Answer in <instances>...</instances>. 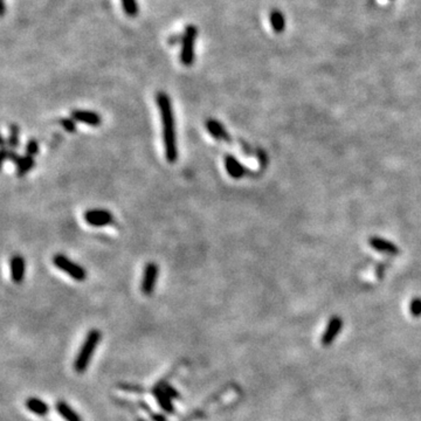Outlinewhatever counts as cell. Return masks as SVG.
I'll return each instance as SVG.
<instances>
[{
    "label": "cell",
    "instance_id": "cell-1",
    "mask_svg": "<svg viewBox=\"0 0 421 421\" xmlns=\"http://www.w3.org/2000/svg\"><path fill=\"white\" fill-rule=\"evenodd\" d=\"M156 103L160 112V119H162L163 141L166 160L170 164H173L178 159V148L172 103H171L170 96L164 91L157 92Z\"/></svg>",
    "mask_w": 421,
    "mask_h": 421
},
{
    "label": "cell",
    "instance_id": "cell-2",
    "mask_svg": "<svg viewBox=\"0 0 421 421\" xmlns=\"http://www.w3.org/2000/svg\"><path fill=\"white\" fill-rule=\"evenodd\" d=\"M102 335L98 330H90L85 337V340L82 344V347L78 351V355L74 362V370L76 371L77 373L84 372L85 370L88 369L89 363H90L92 353L95 352L96 348L99 343V340H101Z\"/></svg>",
    "mask_w": 421,
    "mask_h": 421
},
{
    "label": "cell",
    "instance_id": "cell-3",
    "mask_svg": "<svg viewBox=\"0 0 421 421\" xmlns=\"http://www.w3.org/2000/svg\"><path fill=\"white\" fill-rule=\"evenodd\" d=\"M198 38V28L194 25H187L185 27L183 39H181L180 49V62L184 66L190 67L194 62V45Z\"/></svg>",
    "mask_w": 421,
    "mask_h": 421
},
{
    "label": "cell",
    "instance_id": "cell-4",
    "mask_svg": "<svg viewBox=\"0 0 421 421\" xmlns=\"http://www.w3.org/2000/svg\"><path fill=\"white\" fill-rule=\"evenodd\" d=\"M53 263H54L55 267H58L60 270H62L63 273H66L67 275H69L71 279L76 280L78 282L84 281L85 277H87V273H85V269L82 268L80 265L71 261L69 258H67L66 255L63 254H56L53 256Z\"/></svg>",
    "mask_w": 421,
    "mask_h": 421
},
{
    "label": "cell",
    "instance_id": "cell-5",
    "mask_svg": "<svg viewBox=\"0 0 421 421\" xmlns=\"http://www.w3.org/2000/svg\"><path fill=\"white\" fill-rule=\"evenodd\" d=\"M84 220L92 227H103L113 224L115 219L108 209H89L84 213Z\"/></svg>",
    "mask_w": 421,
    "mask_h": 421
},
{
    "label": "cell",
    "instance_id": "cell-6",
    "mask_svg": "<svg viewBox=\"0 0 421 421\" xmlns=\"http://www.w3.org/2000/svg\"><path fill=\"white\" fill-rule=\"evenodd\" d=\"M159 268L155 262H150L145 266L144 275H143V281L141 289L144 295H151L155 289L157 277H158Z\"/></svg>",
    "mask_w": 421,
    "mask_h": 421
},
{
    "label": "cell",
    "instance_id": "cell-7",
    "mask_svg": "<svg viewBox=\"0 0 421 421\" xmlns=\"http://www.w3.org/2000/svg\"><path fill=\"white\" fill-rule=\"evenodd\" d=\"M342 328H343V321L340 316H334L330 320V322L328 323L327 329L324 331L322 340H321L323 347H329L330 344H333V342L336 340V337L342 331Z\"/></svg>",
    "mask_w": 421,
    "mask_h": 421
},
{
    "label": "cell",
    "instance_id": "cell-8",
    "mask_svg": "<svg viewBox=\"0 0 421 421\" xmlns=\"http://www.w3.org/2000/svg\"><path fill=\"white\" fill-rule=\"evenodd\" d=\"M71 119L75 122L88 124L90 127H99L102 123L101 116L97 113L90 112V110H73L71 112Z\"/></svg>",
    "mask_w": 421,
    "mask_h": 421
},
{
    "label": "cell",
    "instance_id": "cell-9",
    "mask_svg": "<svg viewBox=\"0 0 421 421\" xmlns=\"http://www.w3.org/2000/svg\"><path fill=\"white\" fill-rule=\"evenodd\" d=\"M10 267L12 281L16 284H20L24 281L25 269H26L25 259L21 255H13L10 260Z\"/></svg>",
    "mask_w": 421,
    "mask_h": 421
},
{
    "label": "cell",
    "instance_id": "cell-10",
    "mask_svg": "<svg viewBox=\"0 0 421 421\" xmlns=\"http://www.w3.org/2000/svg\"><path fill=\"white\" fill-rule=\"evenodd\" d=\"M225 166H226L227 173L234 179H240L247 173V169L235 157L231 155L225 157Z\"/></svg>",
    "mask_w": 421,
    "mask_h": 421
},
{
    "label": "cell",
    "instance_id": "cell-11",
    "mask_svg": "<svg viewBox=\"0 0 421 421\" xmlns=\"http://www.w3.org/2000/svg\"><path fill=\"white\" fill-rule=\"evenodd\" d=\"M205 127L208 133L211 134V136H212L213 138H216V140H220L225 142L231 141V137L227 133L226 128H225L223 124L219 122V121H217L214 119H208L207 121H206Z\"/></svg>",
    "mask_w": 421,
    "mask_h": 421
},
{
    "label": "cell",
    "instance_id": "cell-12",
    "mask_svg": "<svg viewBox=\"0 0 421 421\" xmlns=\"http://www.w3.org/2000/svg\"><path fill=\"white\" fill-rule=\"evenodd\" d=\"M152 392H153V397H155L157 404L160 406V408H162L164 412L169 413V414H173L174 407L172 404V399H171L170 395L163 390V387H159V385H158V386H156L155 388H153Z\"/></svg>",
    "mask_w": 421,
    "mask_h": 421
},
{
    "label": "cell",
    "instance_id": "cell-13",
    "mask_svg": "<svg viewBox=\"0 0 421 421\" xmlns=\"http://www.w3.org/2000/svg\"><path fill=\"white\" fill-rule=\"evenodd\" d=\"M25 406H26V408L28 409V411L38 416H45V415H47L49 412L48 405L46 404L44 400H41V399L35 398V397H31L26 399V401H25Z\"/></svg>",
    "mask_w": 421,
    "mask_h": 421
},
{
    "label": "cell",
    "instance_id": "cell-14",
    "mask_svg": "<svg viewBox=\"0 0 421 421\" xmlns=\"http://www.w3.org/2000/svg\"><path fill=\"white\" fill-rule=\"evenodd\" d=\"M370 245H371V247L377 249V251L387 253V254H391V255H397L399 253V249L397 246L381 238H371Z\"/></svg>",
    "mask_w": 421,
    "mask_h": 421
},
{
    "label": "cell",
    "instance_id": "cell-15",
    "mask_svg": "<svg viewBox=\"0 0 421 421\" xmlns=\"http://www.w3.org/2000/svg\"><path fill=\"white\" fill-rule=\"evenodd\" d=\"M55 409L66 421H82L81 416L74 411L65 401H58L55 404Z\"/></svg>",
    "mask_w": 421,
    "mask_h": 421
},
{
    "label": "cell",
    "instance_id": "cell-16",
    "mask_svg": "<svg viewBox=\"0 0 421 421\" xmlns=\"http://www.w3.org/2000/svg\"><path fill=\"white\" fill-rule=\"evenodd\" d=\"M269 21L275 33H283L285 30V18L281 11L276 9L270 11Z\"/></svg>",
    "mask_w": 421,
    "mask_h": 421
},
{
    "label": "cell",
    "instance_id": "cell-17",
    "mask_svg": "<svg viewBox=\"0 0 421 421\" xmlns=\"http://www.w3.org/2000/svg\"><path fill=\"white\" fill-rule=\"evenodd\" d=\"M34 166V159L31 156H21L20 162L17 164V174L19 177H23L25 174L30 172Z\"/></svg>",
    "mask_w": 421,
    "mask_h": 421
},
{
    "label": "cell",
    "instance_id": "cell-18",
    "mask_svg": "<svg viewBox=\"0 0 421 421\" xmlns=\"http://www.w3.org/2000/svg\"><path fill=\"white\" fill-rule=\"evenodd\" d=\"M20 129L19 127L16 126V124H12V126L10 127V136H9V141H7V144L11 149H16L18 148V145L20 144Z\"/></svg>",
    "mask_w": 421,
    "mask_h": 421
},
{
    "label": "cell",
    "instance_id": "cell-19",
    "mask_svg": "<svg viewBox=\"0 0 421 421\" xmlns=\"http://www.w3.org/2000/svg\"><path fill=\"white\" fill-rule=\"evenodd\" d=\"M121 3H122L123 10L127 16H129V17L137 16V13H138L137 0H121Z\"/></svg>",
    "mask_w": 421,
    "mask_h": 421
},
{
    "label": "cell",
    "instance_id": "cell-20",
    "mask_svg": "<svg viewBox=\"0 0 421 421\" xmlns=\"http://www.w3.org/2000/svg\"><path fill=\"white\" fill-rule=\"evenodd\" d=\"M409 312L414 317L421 316V298H414L409 303Z\"/></svg>",
    "mask_w": 421,
    "mask_h": 421
},
{
    "label": "cell",
    "instance_id": "cell-21",
    "mask_svg": "<svg viewBox=\"0 0 421 421\" xmlns=\"http://www.w3.org/2000/svg\"><path fill=\"white\" fill-rule=\"evenodd\" d=\"M39 152V143L35 140H31L26 144V155L34 157Z\"/></svg>",
    "mask_w": 421,
    "mask_h": 421
},
{
    "label": "cell",
    "instance_id": "cell-22",
    "mask_svg": "<svg viewBox=\"0 0 421 421\" xmlns=\"http://www.w3.org/2000/svg\"><path fill=\"white\" fill-rule=\"evenodd\" d=\"M60 124H61L68 133H75V130H76V124H75L73 119H61L60 120Z\"/></svg>",
    "mask_w": 421,
    "mask_h": 421
},
{
    "label": "cell",
    "instance_id": "cell-23",
    "mask_svg": "<svg viewBox=\"0 0 421 421\" xmlns=\"http://www.w3.org/2000/svg\"><path fill=\"white\" fill-rule=\"evenodd\" d=\"M163 390L166 392L167 394L170 395V398L171 399H179L180 398V394H179V392H178L176 388H174L173 386H171V385H169V384H165L163 386Z\"/></svg>",
    "mask_w": 421,
    "mask_h": 421
},
{
    "label": "cell",
    "instance_id": "cell-24",
    "mask_svg": "<svg viewBox=\"0 0 421 421\" xmlns=\"http://www.w3.org/2000/svg\"><path fill=\"white\" fill-rule=\"evenodd\" d=\"M181 39H183V34H173L167 39V44L171 46H176L178 44H181Z\"/></svg>",
    "mask_w": 421,
    "mask_h": 421
},
{
    "label": "cell",
    "instance_id": "cell-25",
    "mask_svg": "<svg viewBox=\"0 0 421 421\" xmlns=\"http://www.w3.org/2000/svg\"><path fill=\"white\" fill-rule=\"evenodd\" d=\"M121 388H123V390H127V391H142L141 387L131 386V385H123V386H121Z\"/></svg>",
    "mask_w": 421,
    "mask_h": 421
},
{
    "label": "cell",
    "instance_id": "cell-26",
    "mask_svg": "<svg viewBox=\"0 0 421 421\" xmlns=\"http://www.w3.org/2000/svg\"><path fill=\"white\" fill-rule=\"evenodd\" d=\"M153 421H166V418L163 414H152Z\"/></svg>",
    "mask_w": 421,
    "mask_h": 421
}]
</instances>
